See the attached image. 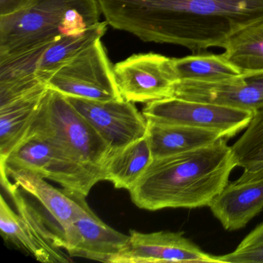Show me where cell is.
I'll return each mask as SVG.
<instances>
[{
    "label": "cell",
    "mask_w": 263,
    "mask_h": 263,
    "mask_svg": "<svg viewBox=\"0 0 263 263\" xmlns=\"http://www.w3.org/2000/svg\"><path fill=\"white\" fill-rule=\"evenodd\" d=\"M108 25L144 42L198 53L263 21V0H98Z\"/></svg>",
    "instance_id": "cell-1"
},
{
    "label": "cell",
    "mask_w": 263,
    "mask_h": 263,
    "mask_svg": "<svg viewBox=\"0 0 263 263\" xmlns=\"http://www.w3.org/2000/svg\"><path fill=\"white\" fill-rule=\"evenodd\" d=\"M227 140L153 159L129 190L134 204L147 211L209 207L237 167Z\"/></svg>",
    "instance_id": "cell-2"
},
{
    "label": "cell",
    "mask_w": 263,
    "mask_h": 263,
    "mask_svg": "<svg viewBox=\"0 0 263 263\" xmlns=\"http://www.w3.org/2000/svg\"><path fill=\"white\" fill-rule=\"evenodd\" d=\"M101 14L98 0H34L0 16V58L79 34L99 24Z\"/></svg>",
    "instance_id": "cell-3"
},
{
    "label": "cell",
    "mask_w": 263,
    "mask_h": 263,
    "mask_svg": "<svg viewBox=\"0 0 263 263\" xmlns=\"http://www.w3.org/2000/svg\"><path fill=\"white\" fill-rule=\"evenodd\" d=\"M29 130L44 137L98 182L104 181L103 165L110 147L65 96L49 88Z\"/></svg>",
    "instance_id": "cell-4"
},
{
    "label": "cell",
    "mask_w": 263,
    "mask_h": 263,
    "mask_svg": "<svg viewBox=\"0 0 263 263\" xmlns=\"http://www.w3.org/2000/svg\"><path fill=\"white\" fill-rule=\"evenodd\" d=\"M0 164L1 175L11 172H32L61 184L67 194L86 198L98 183L44 137L30 130L8 156L0 161Z\"/></svg>",
    "instance_id": "cell-5"
},
{
    "label": "cell",
    "mask_w": 263,
    "mask_h": 263,
    "mask_svg": "<svg viewBox=\"0 0 263 263\" xmlns=\"http://www.w3.org/2000/svg\"><path fill=\"white\" fill-rule=\"evenodd\" d=\"M47 84L49 88L65 97L98 101L123 99L114 66L101 40L57 70Z\"/></svg>",
    "instance_id": "cell-6"
},
{
    "label": "cell",
    "mask_w": 263,
    "mask_h": 263,
    "mask_svg": "<svg viewBox=\"0 0 263 263\" xmlns=\"http://www.w3.org/2000/svg\"><path fill=\"white\" fill-rule=\"evenodd\" d=\"M142 114L147 121L215 130L229 139L246 130L255 111L172 97L148 103Z\"/></svg>",
    "instance_id": "cell-7"
},
{
    "label": "cell",
    "mask_w": 263,
    "mask_h": 263,
    "mask_svg": "<svg viewBox=\"0 0 263 263\" xmlns=\"http://www.w3.org/2000/svg\"><path fill=\"white\" fill-rule=\"evenodd\" d=\"M123 99L148 104L172 98L178 83L172 58L155 53H138L114 66Z\"/></svg>",
    "instance_id": "cell-8"
},
{
    "label": "cell",
    "mask_w": 263,
    "mask_h": 263,
    "mask_svg": "<svg viewBox=\"0 0 263 263\" xmlns=\"http://www.w3.org/2000/svg\"><path fill=\"white\" fill-rule=\"evenodd\" d=\"M75 110L99 134L110 153L147 136V121L125 100L98 101L66 97Z\"/></svg>",
    "instance_id": "cell-9"
},
{
    "label": "cell",
    "mask_w": 263,
    "mask_h": 263,
    "mask_svg": "<svg viewBox=\"0 0 263 263\" xmlns=\"http://www.w3.org/2000/svg\"><path fill=\"white\" fill-rule=\"evenodd\" d=\"M129 236L111 263L220 262L218 256L206 253L182 233L130 230Z\"/></svg>",
    "instance_id": "cell-10"
},
{
    "label": "cell",
    "mask_w": 263,
    "mask_h": 263,
    "mask_svg": "<svg viewBox=\"0 0 263 263\" xmlns=\"http://www.w3.org/2000/svg\"><path fill=\"white\" fill-rule=\"evenodd\" d=\"M174 97L255 112L263 107V72L242 73L224 82L178 81Z\"/></svg>",
    "instance_id": "cell-11"
},
{
    "label": "cell",
    "mask_w": 263,
    "mask_h": 263,
    "mask_svg": "<svg viewBox=\"0 0 263 263\" xmlns=\"http://www.w3.org/2000/svg\"><path fill=\"white\" fill-rule=\"evenodd\" d=\"M1 177H11L18 187L34 196L61 229L65 241L64 249H71L76 243L74 222L82 213L86 197L70 195L55 189L44 178L29 172H11Z\"/></svg>",
    "instance_id": "cell-12"
},
{
    "label": "cell",
    "mask_w": 263,
    "mask_h": 263,
    "mask_svg": "<svg viewBox=\"0 0 263 263\" xmlns=\"http://www.w3.org/2000/svg\"><path fill=\"white\" fill-rule=\"evenodd\" d=\"M74 226L76 244L68 251L70 257L111 263L130 238L129 235L115 230L100 219L87 203L75 221Z\"/></svg>",
    "instance_id": "cell-13"
},
{
    "label": "cell",
    "mask_w": 263,
    "mask_h": 263,
    "mask_svg": "<svg viewBox=\"0 0 263 263\" xmlns=\"http://www.w3.org/2000/svg\"><path fill=\"white\" fill-rule=\"evenodd\" d=\"M209 207L226 230L242 229L263 209V179L228 183Z\"/></svg>",
    "instance_id": "cell-14"
},
{
    "label": "cell",
    "mask_w": 263,
    "mask_h": 263,
    "mask_svg": "<svg viewBox=\"0 0 263 263\" xmlns=\"http://www.w3.org/2000/svg\"><path fill=\"white\" fill-rule=\"evenodd\" d=\"M1 182L13 199L17 213L22 218L26 230L36 247V259L47 263L72 261L61 251L65 248L62 233L54 226H50L44 215L23 195L16 184H13L9 178Z\"/></svg>",
    "instance_id": "cell-15"
},
{
    "label": "cell",
    "mask_w": 263,
    "mask_h": 263,
    "mask_svg": "<svg viewBox=\"0 0 263 263\" xmlns=\"http://www.w3.org/2000/svg\"><path fill=\"white\" fill-rule=\"evenodd\" d=\"M48 90L43 84L0 105V161L25 136Z\"/></svg>",
    "instance_id": "cell-16"
},
{
    "label": "cell",
    "mask_w": 263,
    "mask_h": 263,
    "mask_svg": "<svg viewBox=\"0 0 263 263\" xmlns=\"http://www.w3.org/2000/svg\"><path fill=\"white\" fill-rule=\"evenodd\" d=\"M147 140L153 159L195 150L224 138L215 130L147 121Z\"/></svg>",
    "instance_id": "cell-17"
},
{
    "label": "cell",
    "mask_w": 263,
    "mask_h": 263,
    "mask_svg": "<svg viewBox=\"0 0 263 263\" xmlns=\"http://www.w3.org/2000/svg\"><path fill=\"white\" fill-rule=\"evenodd\" d=\"M153 161L147 137L111 152L103 165L104 181L116 189L129 191Z\"/></svg>",
    "instance_id": "cell-18"
},
{
    "label": "cell",
    "mask_w": 263,
    "mask_h": 263,
    "mask_svg": "<svg viewBox=\"0 0 263 263\" xmlns=\"http://www.w3.org/2000/svg\"><path fill=\"white\" fill-rule=\"evenodd\" d=\"M107 21L90 27L79 34L64 36L53 41L44 50L36 67V77L44 82L81 52L101 40L107 30Z\"/></svg>",
    "instance_id": "cell-19"
},
{
    "label": "cell",
    "mask_w": 263,
    "mask_h": 263,
    "mask_svg": "<svg viewBox=\"0 0 263 263\" xmlns=\"http://www.w3.org/2000/svg\"><path fill=\"white\" fill-rule=\"evenodd\" d=\"M172 61L178 81L224 82L241 75L222 53L198 52L184 58H172Z\"/></svg>",
    "instance_id": "cell-20"
},
{
    "label": "cell",
    "mask_w": 263,
    "mask_h": 263,
    "mask_svg": "<svg viewBox=\"0 0 263 263\" xmlns=\"http://www.w3.org/2000/svg\"><path fill=\"white\" fill-rule=\"evenodd\" d=\"M241 182L263 179V107L256 110L244 133L232 146Z\"/></svg>",
    "instance_id": "cell-21"
},
{
    "label": "cell",
    "mask_w": 263,
    "mask_h": 263,
    "mask_svg": "<svg viewBox=\"0 0 263 263\" xmlns=\"http://www.w3.org/2000/svg\"><path fill=\"white\" fill-rule=\"evenodd\" d=\"M223 49V56L241 74L263 72V21L241 29Z\"/></svg>",
    "instance_id": "cell-22"
},
{
    "label": "cell",
    "mask_w": 263,
    "mask_h": 263,
    "mask_svg": "<svg viewBox=\"0 0 263 263\" xmlns=\"http://www.w3.org/2000/svg\"><path fill=\"white\" fill-rule=\"evenodd\" d=\"M0 230L5 241L36 258L37 251L26 230L22 218L12 210L3 195L0 199Z\"/></svg>",
    "instance_id": "cell-23"
},
{
    "label": "cell",
    "mask_w": 263,
    "mask_h": 263,
    "mask_svg": "<svg viewBox=\"0 0 263 263\" xmlns=\"http://www.w3.org/2000/svg\"><path fill=\"white\" fill-rule=\"evenodd\" d=\"M218 257L220 262L263 263V244L236 249L231 253Z\"/></svg>",
    "instance_id": "cell-24"
},
{
    "label": "cell",
    "mask_w": 263,
    "mask_h": 263,
    "mask_svg": "<svg viewBox=\"0 0 263 263\" xmlns=\"http://www.w3.org/2000/svg\"><path fill=\"white\" fill-rule=\"evenodd\" d=\"M34 0H0V16H9L24 10Z\"/></svg>",
    "instance_id": "cell-25"
},
{
    "label": "cell",
    "mask_w": 263,
    "mask_h": 263,
    "mask_svg": "<svg viewBox=\"0 0 263 263\" xmlns=\"http://www.w3.org/2000/svg\"><path fill=\"white\" fill-rule=\"evenodd\" d=\"M263 244V222L258 224L238 246V249L249 247L255 245Z\"/></svg>",
    "instance_id": "cell-26"
}]
</instances>
